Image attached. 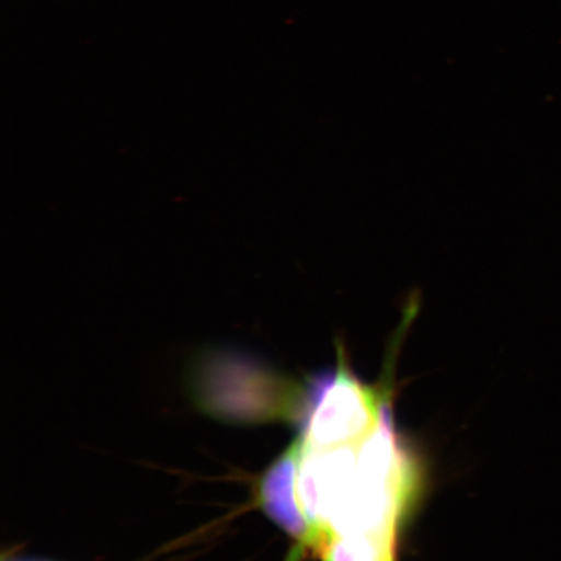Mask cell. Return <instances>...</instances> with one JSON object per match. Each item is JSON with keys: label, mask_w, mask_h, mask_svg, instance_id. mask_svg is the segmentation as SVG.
<instances>
[{"label": "cell", "mask_w": 561, "mask_h": 561, "mask_svg": "<svg viewBox=\"0 0 561 561\" xmlns=\"http://www.w3.org/2000/svg\"><path fill=\"white\" fill-rule=\"evenodd\" d=\"M345 347L339 345L340 366L316 383L304 437L307 448L328 450L359 444L374 432L386 403L347 368Z\"/></svg>", "instance_id": "obj_1"}, {"label": "cell", "mask_w": 561, "mask_h": 561, "mask_svg": "<svg viewBox=\"0 0 561 561\" xmlns=\"http://www.w3.org/2000/svg\"><path fill=\"white\" fill-rule=\"evenodd\" d=\"M298 466V444L287 450L271 471L266 473L262 497L263 504L273 520L300 542L301 549L313 550V530L298 506L296 497V473Z\"/></svg>", "instance_id": "obj_2"}, {"label": "cell", "mask_w": 561, "mask_h": 561, "mask_svg": "<svg viewBox=\"0 0 561 561\" xmlns=\"http://www.w3.org/2000/svg\"><path fill=\"white\" fill-rule=\"evenodd\" d=\"M397 537L353 533L333 536L321 547L322 561H396Z\"/></svg>", "instance_id": "obj_3"}]
</instances>
